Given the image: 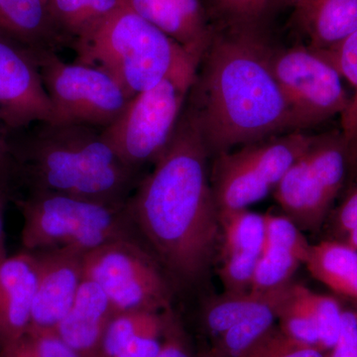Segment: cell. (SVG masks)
Instances as JSON below:
<instances>
[{
    "label": "cell",
    "mask_w": 357,
    "mask_h": 357,
    "mask_svg": "<svg viewBox=\"0 0 357 357\" xmlns=\"http://www.w3.org/2000/svg\"><path fill=\"white\" fill-rule=\"evenodd\" d=\"M138 236L174 283L196 286L210 273L220 243L211 155L183 110L165 151L128 201Z\"/></svg>",
    "instance_id": "obj_1"
},
{
    "label": "cell",
    "mask_w": 357,
    "mask_h": 357,
    "mask_svg": "<svg viewBox=\"0 0 357 357\" xmlns=\"http://www.w3.org/2000/svg\"><path fill=\"white\" fill-rule=\"evenodd\" d=\"M269 32L213 29L184 110L211 157L298 130L269 62Z\"/></svg>",
    "instance_id": "obj_2"
},
{
    "label": "cell",
    "mask_w": 357,
    "mask_h": 357,
    "mask_svg": "<svg viewBox=\"0 0 357 357\" xmlns=\"http://www.w3.org/2000/svg\"><path fill=\"white\" fill-rule=\"evenodd\" d=\"M102 130L41 121L2 134L13 156L15 183L27 192L126 204L144 176L119 158Z\"/></svg>",
    "instance_id": "obj_3"
},
{
    "label": "cell",
    "mask_w": 357,
    "mask_h": 357,
    "mask_svg": "<svg viewBox=\"0 0 357 357\" xmlns=\"http://www.w3.org/2000/svg\"><path fill=\"white\" fill-rule=\"evenodd\" d=\"M70 48L76 53L74 63L109 75L129 100L175 70L199 64V59L122 1Z\"/></svg>",
    "instance_id": "obj_4"
},
{
    "label": "cell",
    "mask_w": 357,
    "mask_h": 357,
    "mask_svg": "<svg viewBox=\"0 0 357 357\" xmlns=\"http://www.w3.org/2000/svg\"><path fill=\"white\" fill-rule=\"evenodd\" d=\"M23 218L21 245L29 252L69 251L79 255L126 238H140L128 210L52 192L14 198Z\"/></svg>",
    "instance_id": "obj_5"
},
{
    "label": "cell",
    "mask_w": 357,
    "mask_h": 357,
    "mask_svg": "<svg viewBox=\"0 0 357 357\" xmlns=\"http://www.w3.org/2000/svg\"><path fill=\"white\" fill-rule=\"evenodd\" d=\"M198 64L181 68L153 88L134 96L117 121L102 129L119 158L142 171L165 151L184 110Z\"/></svg>",
    "instance_id": "obj_6"
},
{
    "label": "cell",
    "mask_w": 357,
    "mask_h": 357,
    "mask_svg": "<svg viewBox=\"0 0 357 357\" xmlns=\"http://www.w3.org/2000/svg\"><path fill=\"white\" fill-rule=\"evenodd\" d=\"M293 131L211 157V182L218 211H238L266 198L314 139Z\"/></svg>",
    "instance_id": "obj_7"
},
{
    "label": "cell",
    "mask_w": 357,
    "mask_h": 357,
    "mask_svg": "<svg viewBox=\"0 0 357 357\" xmlns=\"http://www.w3.org/2000/svg\"><path fill=\"white\" fill-rule=\"evenodd\" d=\"M83 275L102 288L115 314L173 309L174 282L140 238L119 239L84 255Z\"/></svg>",
    "instance_id": "obj_8"
},
{
    "label": "cell",
    "mask_w": 357,
    "mask_h": 357,
    "mask_svg": "<svg viewBox=\"0 0 357 357\" xmlns=\"http://www.w3.org/2000/svg\"><path fill=\"white\" fill-rule=\"evenodd\" d=\"M357 154L342 131L316 134L294 162L273 195L286 217L301 230L319 229L342 191L349 161Z\"/></svg>",
    "instance_id": "obj_9"
},
{
    "label": "cell",
    "mask_w": 357,
    "mask_h": 357,
    "mask_svg": "<svg viewBox=\"0 0 357 357\" xmlns=\"http://www.w3.org/2000/svg\"><path fill=\"white\" fill-rule=\"evenodd\" d=\"M34 56L53 109L51 123L105 129L121 117L131 100L102 70L67 64L53 51L34 52Z\"/></svg>",
    "instance_id": "obj_10"
},
{
    "label": "cell",
    "mask_w": 357,
    "mask_h": 357,
    "mask_svg": "<svg viewBox=\"0 0 357 357\" xmlns=\"http://www.w3.org/2000/svg\"><path fill=\"white\" fill-rule=\"evenodd\" d=\"M269 62L298 130L342 117L349 109L351 96L340 73L310 47L272 45Z\"/></svg>",
    "instance_id": "obj_11"
},
{
    "label": "cell",
    "mask_w": 357,
    "mask_h": 357,
    "mask_svg": "<svg viewBox=\"0 0 357 357\" xmlns=\"http://www.w3.org/2000/svg\"><path fill=\"white\" fill-rule=\"evenodd\" d=\"M52 112L34 52L0 36V132L50 122Z\"/></svg>",
    "instance_id": "obj_12"
},
{
    "label": "cell",
    "mask_w": 357,
    "mask_h": 357,
    "mask_svg": "<svg viewBox=\"0 0 357 357\" xmlns=\"http://www.w3.org/2000/svg\"><path fill=\"white\" fill-rule=\"evenodd\" d=\"M218 277L225 293L250 291L265 239V215L249 211H220Z\"/></svg>",
    "instance_id": "obj_13"
},
{
    "label": "cell",
    "mask_w": 357,
    "mask_h": 357,
    "mask_svg": "<svg viewBox=\"0 0 357 357\" xmlns=\"http://www.w3.org/2000/svg\"><path fill=\"white\" fill-rule=\"evenodd\" d=\"M32 253L38 262V285L29 328L55 330L69 312L84 280V256L69 251Z\"/></svg>",
    "instance_id": "obj_14"
},
{
    "label": "cell",
    "mask_w": 357,
    "mask_h": 357,
    "mask_svg": "<svg viewBox=\"0 0 357 357\" xmlns=\"http://www.w3.org/2000/svg\"><path fill=\"white\" fill-rule=\"evenodd\" d=\"M312 244L286 215H265V239L250 291L269 292L292 283L300 265L306 264Z\"/></svg>",
    "instance_id": "obj_15"
},
{
    "label": "cell",
    "mask_w": 357,
    "mask_h": 357,
    "mask_svg": "<svg viewBox=\"0 0 357 357\" xmlns=\"http://www.w3.org/2000/svg\"><path fill=\"white\" fill-rule=\"evenodd\" d=\"M38 285V262L34 253L21 249L0 260V349L22 337L31 324Z\"/></svg>",
    "instance_id": "obj_16"
},
{
    "label": "cell",
    "mask_w": 357,
    "mask_h": 357,
    "mask_svg": "<svg viewBox=\"0 0 357 357\" xmlns=\"http://www.w3.org/2000/svg\"><path fill=\"white\" fill-rule=\"evenodd\" d=\"M121 1L201 61L213 35L202 0Z\"/></svg>",
    "instance_id": "obj_17"
},
{
    "label": "cell",
    "mask_w": 357,
    "mask_h": 357,
    "mask_svg": "<svg viewBox=\"0 0 357 357\" xmlns=\"http://www.w3.org/2000/svg\"><path fill=\"white\" fill-rule=\"evenodd\" d=\"M114 314L102 288L84 279L76 299L55 332L79 356L98 357L103 335Z\"/></svg>",
    "instance_id": "obj_18"
},
{
    "label": "cell",
    "mask_w": 357,
    "mask_h": 357,
    "mask_svg": "<svg viewBox=\"0 0 357 357\" xmlns=\"http://www.w3.org/2000/svg\"><path fill=\"white\" fill-rule=\"evenodd\" d=\"M175 314L173 309L115 314L103 335L98 357H154Z\"/></svg>",
    "instance_id": "obj_19"
},
{
    "label": "cell",
    "mask_w": 357,
    "mask_h": 357,
    "mask_svg": "<svg viewBox=\"0 0 357 357\" xmlns=\"http://www.w3.org/2000/svg\"><path fill=\"white\" fill-rule=\"evenodd\" d=\"M0 36L33 52L68 48L44 0H0Z\"/></svg>",
    "instance_id": "obj_20"
},
{
    "label": "cell",
    "mask_w": 357,
    "mask_h": 357,
    "mask_svg": "<svg viewBox=\"0 0 357 357\" xmlns=\"http://www.w3.org/2000/svg\"><path fill=\"white\" fill-rule=\"evenodd\" d=\"M294 7L307 47L319 53L333 50L357 31V0H307Z\"/></svg>",
    "instance_id": "obj_21"
},
{
    "label": "cell",
    "mask_w": 357,
    "mask_h": 357,
    "mask_svg": "<svg viewBox=\"0 0 357 357\" xmlns=\"http://www.w3.org/2000/svg\"><path fill=\"white\" fill-rule=\"evenodd\" d=\"M290 284L269 292L223 293L208 301L203 312L206 332L215 338L232 326L260 312L270 309L277 312Z\"/></svg>",
    "instance_id": "obj_22"
},
{
    "label": "cell",
    "mask_w": 357,
    "mask_h": 357,
    "mask_svg": "<svg viewBox=\"0 0 357 357\" xmlns=\"http://www.w3.org/2000/svg\"><path fill=\"white\" fill-rule=\"evenodd\" d=\"M307 271L333 292L357 302V249L340 241L312 245Z\"/></svg>",
    "instance_id": "obj_23"
},
{
    "label": "cell",
    "mask_w": 357,
    "mask_h": 357,
    "mask_svg": "<svg viewBox=\"0 0 357 357\" xmlns=\"http://www.w3.org/2000/svg\"><path fill=\"white\" fill-rule=\"evenodd\" d=\"M213 29L269 32L291 0H202Z\"/></svg>",
    "instance_id": "obj_24"
},
{
    "label": "cell",
    "mask_w": 357,
    "mask_h": 357,
    "mask_svg": "<svg viewBox=\"0 0 357 357\" xmlns=\"http://www.w3.org/2000/svg\"><path fill=\"white\" fill-rule=\"evenodd\" d=\"M121 3V0H50L48 9L56 29L70 48Z\"/></svg>",
    "instance_id": "obj_25"
},
{
    "label": "cell",
    "mask_w": 357,
    "mask_h": 357,
    "mask_svg": "<svg viewBox=\"0 0 357 357\" xmlns=\"http://www.w3.org/2000/svg\"><path fill=\"white\" fill-rule=\"evenodd\" d=\"M319 53V52H317ZM351 84L352 95L349 109L342 115V133L345 140L357 148V31L333 50L319 53Z\"/></svg>",
    "instance_id": "obj_26"
},
{
    "label": "cell",
    "mask_w": 357,
    "mask_h": 357,
    "mask_svg": "<svg viewBox=\"0 0 357 357\" xmlns=\"http://www.w3.org/2000/svg\"><path fill=\"white\" fill-rule=\"evenodd\" d=\"M276 319L273 309L244 319L213 338L210 351L217 357H241L275 326Z\"/></svg>",
    "instance_id": "obj_27"
},
{
    "label": "cell",
    "mask_w": 357,
    "mask_h": 357,
    "mask_svg": "<svg viewBox=\"0 0 357 357\" xmlns=\"http://www.w3.org/2000/svg\"><path fill=\"white\" fill-rule=\"evenodd\" d=\"M0 357H82L66 344L55 330L27 332L16 342L0 349Z\"/></svg>",
    "instance_id": "obj_28"
},
{
    "label": "cell",
    "mask_w": 357,
    "mask_h": 357,
    "mask_svg": "<svg viewBox=\"0 0 357 357\" xmlns=\"http://www.w3.org/2000/svg\"><path fill=\"white\" fill-rule=\"evenodd\" d=\"M305 298L318 328L319 349L326 354L340 335L344 309L335 298L312 292L306 287Z\"/></svg>",
    "instance_id": "obj_29"
},
{
    "label": "cell",
    "mask_w": 357,
    "mask_h": 357,
    "mask_svg": "<svg viewBox=\"0 0 357 357\" xmlns=\"http://www.w3.org/2000/svg\"><path fill=\"white\" fill-rule=\"evenodd\" d=\"M241 357H326L325 352L301 344L275 325Z\"/></svg>",
    "instance_id": "obj_30"
},
{
    "label": "cell",
    "mask_w": 357,
    "mask_h": 357,
    "mask_svg": "<svg viewBox=\"0 0 357 357\" xmlns=\"http://www.w3.org/2000/svg\"><path fill=\"white\" fill-rule=\"evenodd\" d=\"M326 356L357 357V309L342 311L340 335Z\"/></svg>",
    "instance_id": "obj_31"
},
{
    "label": "cell",
    "mask_w": 357,
    "mask_h": 357,
    "mask_svg": "<svg viewBox=\"0 0 357 357\" xmlns=\"http://www.w3.org/2000/svg\"><path fill=\"white\" fill-rule=\"evenodd\" d=\"M154 357H196L192 354L189 337L176 314L167 330L161 349Z\"/></svg>",
    "instance_id": "obj_32"
},
{
    "label": "cell",
    "mask_w": 357,
    "mask_h": 357,
    "mask_svg": "<svg viewBox=\"0 0 357 357\" xmlns=\"http://www.w3.org/2000/svg\"><path fill=\"white\" fill-rule=\"evenodd\" d=\"M15 185L14 163L8 143L0 132V190L6 191L13 198V185Z\"/></svg>",
    "instance_id": "obj_33"
},
{
    "label": "cell",
    "mask_w": 357,
    "mask_h": 357,
    "mask_svg": "<svg viewBox=\"0 0 357 357\" xmlns=\"http://www.w3.org/2000/svg\"><path fill=\"white\" fill-rule=\"evenodd\" d=\"M344 211L347 218L354 223L356 227L342 243L357 249V177L345 196Z\"/></svg>",
    "instance_id": "obj_34"
},
{
    "label": "cell",
    "mask_w": 357,
    "mask_h": 357,
    "mask_svg": "<svg viewBox=\"0 0 357 357\" xmlns=\"http://www.w3.org/2000/svg\"><path fill=\"white\" fill-rule=\"evenodd\" d=\"M9 199H11L10 195L0 190V260L8 255L6 251L4 215H6V203Z\"/></svg>",
    "instance_id": "obj_35"
},
{
    "label": "cell",
    "mask_w": 357,
    "mask_h": 357,
    "mask_svg": "<svg viewBox=\"0 0 357 357\" xmlns=\"http://www.w3.org/2000/svg\"><path fill=\"white\" fill-rule=\"evenodd\" d=\"M196 357H217L208 349V351H204L197 354Z\"/></svg>",
    "instance_id": "obj_36"
},
{
    "label": "cell",
    "mask_w": 357,
    "mask_h": 357,
    "mask_svg": "<svg viewBox=\"0 0 357 357\" xmlns=\"http://www.w3.org/2000/svg\"><path fill=\"white\" fill-rule=\"evenodd\" d=\"M307 1V0H291V3H292L293 6H299L301 3H304V2Z\"/></svg>",
    "instance_id": "obj_37"
},
{
    "label": "cell",
    "mask_w": 357,
    "mask_h": 357,
    "mask_svg": "<svg viewBox=\"0 0 357 357\" xmlns=\"http://www.w3.org/2000/svg\"><path fill=\"white\" fill-rule=\"evenodd\" d=\"M45 2H46L47 6H48V2L50 1V0H44Z\"/></svg>",
    "instance_id": "obj_38"
}]
</instances>
